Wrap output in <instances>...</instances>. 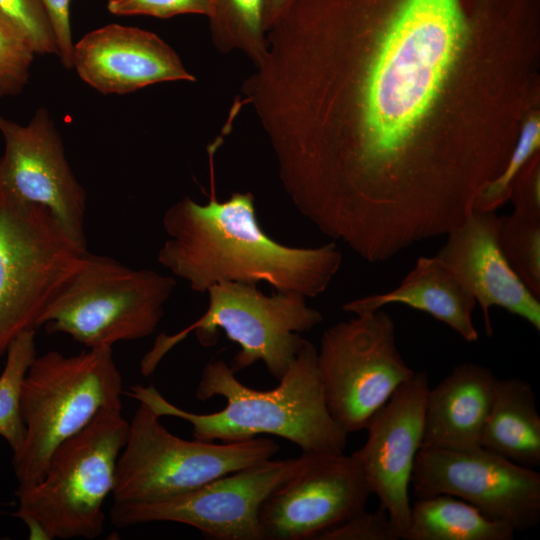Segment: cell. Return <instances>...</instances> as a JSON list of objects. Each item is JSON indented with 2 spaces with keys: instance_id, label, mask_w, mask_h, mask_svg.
I'll return each instance as SVG.
<instances>
[{
  "instance_id": "6da1fadb",
  "label": "cell",
  "mask_w": 540,
  "mask_h": 540,
  "mask_svg": "<svg viewBox=\"0 0 540 540\" xmlns=\"http://www.w3.org/2000/svg\"><path fill=\"white\" fill-rule=\"evenodd\" d=\"M470 27L467 0H393L367 65L357 126L312 170L316 193L343 225L370 229L405 218L402 173Z\"/></svg>"
},
{
  "instance_id": "7a4b0ae2",
  "label": "cell",
  "mask_w": 540,
  "mask_h": 540,
  "mask_svg": "<svg viewBox=\"0 0 540 540\" xmlns=\"http://www.w3.org/2000/svg\"><path fill=\"white\" fill-rule=\"evenodd\" d=\"M210 147L211 192L200 204L184 197L163 214L167 235L157 261L194 292L205 293L220 282L256 285L307 297L322 294L340 269L342 253L334 242L292 247L265 233L257 218L255 197L233 193L218 201Z\"/></svg>"
},
{
  "instance_id": "3957f363",
  "label": "cell",
  "mask_w": 540,
  "mask_h": 540,
  "mask_svg": "<svg viewBox=\"0 0 540 540\" xmlns=\"http://www.w3.org/2000/svg\"><path fill=\"white\" fill-rule=\"evenodd\" d=\"M279 384L270 390L240 382L223 360L204 367L196 389L200 401L226 400L217 412L197 414L181 409L153 386L134 385L129 395L158 416L177 417L192 425L194 439L239 442L270 434L296 444L302 453H344L348 433L331 416L317 365V348L305 340Z\"/></svg>"
},
{
  "instance_id": "277c9868",
  "label": "cell",
  "mask_w": 540,
  "mask_h": 540,
  "mask_svg": "<svg viewBox=\"0 0 540 540\" xmlns=\"http://www.w3.org/2000/svg\"><path fill=\"white\" fill-rule=\"evenodd\" d=\"M122 394L123 379L112 347L72 356L54 350L37 355L21 390L25 438L12 457L17 488L40 481L57 447L101 410L122 409Z\"/></svg>"
},
{
  "instance_id": "5b68a950",
  "label": "cell",
  "mask_w": 540,
  "mask_h": 540,
  "mask_svg": "<svg viewBox=\"0 0 540 540\" xmlns=\"http://www.w3.org/2000/svg\"><path fill=\"white\" fill-rule=\"evenodd\" d=\"M122 409L101 410L53 452L36 484L16 490L15 516L30 539H95L104 530L103 505L115 484L129 422Z\"/></svg>"
},
{
  "instance_id": "8992f818",
  "label": "cell",
  "mask_w": 540,
  "mask_h": 540,
  "mask_svg": "<svg viewBox=\"0 0 540 540\" xmlns=\"http://www.w3.org/2000/svg\"><path fill=\"white\" fill-rule=\"evenodd\" d=\"M176 285L174 276L86 250L44 309L39 327L87 349L145 338L159 325Z\"/></svg>"
},
{
  "instance_id": "52a82bcc",
  "label": "cell",
  "mask_w": 540,
  "mask_h": 540,
  "mask_svg": "<svg viewBox=\"0 0 540 540\" xmlns=\"http://www.w3.org/2000/svg\"><path fill=\"white\" fill-rule=\"evenodd\" d=\"M207 293L205 313L173 335H159L141 360L144 376L151 375L161 359L188 334L194 332L200 345H215L220 330L239 345L231 369L234 373L262 361L272 377L280 380L306 340L300 334L323 320L322 314L295 292L267 296L255 285L220 282Z\"/></svg>"
},
{
  "instance_id": "ba28073f",
  "label": "cell",
  "mask_w": 540,
  "mask_h": 540,
  "mask_svg": "<svg viewBox=\"0 0 540 540\" xmlns=\"http://www.w3.org/2000/svg\"><path fill=\"white\" fill-rule=\"evenodd\" d=\"M159 418L139 402L117 460L113 503H147L183 494L272 459L279 451L268 438L220 444L182 439Z\"/></svg>"
},
{
  "instance_id": "9c48e42d",
  "label": "cell",
  "mask_w": 540,
  "mask_h": 540,
  "mask_svg": "<svg viewBox=\"0 0 540 540\" xmlns=\"http://www.w3.org/2000/svg\"><path fill=\"white\" fill-rule=\"evenodd\" d=\"M87 249L51 212L0 188V359L42 313Z\"/></svg>"
},
{
  "instance_id": "30bf717a",
  "label": "cell",
  "mask_w": 540,
  "mask_h": 540,
  "mask_svg": "<svg viewBox=\"0 0 540 540\" xmlns=\"http://www.w3.org/2000/svg\"><path fill=\"white\" fill-rule=\"evenodd\" d=\"M317 365L327 408L348 434L365 429L414 373L397 348L394 321L382 309L326 329Z\"/></svg>"
},
{
  "instance_id": "8fae6325",
  "label": "cell",
  "mask_w": 540,
  "mask_h": 540,
  "mask_svg": "<svg viewBox=\"0 0 540 540\" xmlns=\"http://www.w3.org/2000/svg\"><path fill=\"white\" fill-rule=\"evenodd\" d=\"M297 458L266 460L218 477L191 491L147 503H113L117 527L177 522L215 540H266L259 511L264 500L300 467Z\"/></svg>"
},
{
  "instance_id": "7c38bea8",
  "label": "cell",
  "mask_w": 540,
  "mask_h": 540,
  "mask_svg": "<svg viewBox=\"0 0 540 540\" xmlns=\"http://www.w3.org/2000/svg\"><path fill=\"white\" fill-rule=\"evenodd\" d=\"M416 498L447 494L515 532L540 522V474L482 447L455 451L421 447L412 471Z\"/></svg>"
},
{
  "instance_id": "4fadbf2b",
  "label": "cell",
  "mask_w": 540,
  "mask_h": 540,
  "mask_svg": "<svg viewBox=\"0 0 540 540\" xmlns=\"http://www.w3.org/2000/svg\"><path fill=\"white\" fill-rule=\"evenodd\" d=\"M298 470L262 503L266 540H317L363 511L371 495L363 470L344 453H302Z\"/></svg>"
},
{
  "instance_id": "5bb4252c",
  "label": "cell",
  "mask_w": 540,
  "mask_h": 540,
  "mask_svg": "<svg viewBox=\"0 0 540 540\" xmlns=\"http://www.w3.org/2000/svg\"><path fill=\"white\" fill-rule=\"evenodd\" d=\"M4 153L0 188L47 208L70 238L87 249V196L65 155L61 135L48 110L40 108L27 125L0 114Z\"/></svg>"
},
{
  "instance_id": "9a60e30c",
  "label": "cell",
  "mask_w": 540,
  "mask_h": 540,
  "mask_svg": "<svg viewBox=\"0 0 540 540\" xmlns=\"http://www.w3.org/2000/svg\"><path fill=\"white\" fill-rule=\"evenodd\" d=\"M425 371H414L371 417L364 445L352 455L360 464L371 494L388 513L394 534L408 525L409 489L416 456L422 447L426 398Z\"/></svg>"
},
{
  "instance_id": "2e32d148",
  "label": "cell",
  "mask_w": 540,
  "mask_h": 540,
  "mask_svg": "<svg viewBox=\"0 0 540 540\" xmlns=\"http://www.w3.org/2000/svg\"><path fill=\"white\" fill-rule=\"evenodd\" d=\"M496 212L474 210L445 236L436 257L479 304L488 336L493 333L490 309L497 306L540 330V299L513 271L498 242Z\"/></svg>"
},
{
  "instance_id": "e0dca14e",
  "label": "cell",
  "mask_w": 540,
  "mask_h": 540,
  "mask_svg": "<svg viewBox=\"0 0 540 540\" xmlns=\"http://www.w3.org/2000/svg\"><path fill=\"white\" fill-rule=\"evenodd\" d=\"M80 79L103 94H127L167 81H195L178 54L158 35L108 24L85 34L73 48Z\"/></svg>"
},
{
  "instance_id": "ac0fdd59",
  "label": "cell",
  "mask_w": 540,
  "mask_h": 540,
  "mask_svg": "<svg viewBox=\"0 0 540 540\" xmlns=\"http://www.w3.org/2000/svg\"><path fill=\"white\" fill-rule=\"evenodd\" d=\"M497 380L489 368L465 362L429 388L422 447L455 451L481 447Z\"/></svg>"
},
{
  "instance_id": "d6986e66",
  "label": "cell",
  "mask_w": 540,
  "mask_h": 540,
  "mask_svg": "<svg viewBox=\"0 0 540 540\" xmlns=\"http://www.w3.org/2000/svg\"><path fill=\"white\" fill-rule=\"evenodd\" d=\"M389 304H402L443 322L467 342L479 338L473 323L476 300L436 257H420L394 289L349 301L345 312L373 313Z\"/></svg>"
},
{
  "instance_id": "ffe728a7",
  "label": "cell",
  "mask_w": 540,
  "mask_h": 540,
  "mask_svg": "<svg viewBox=\"0 0 540 540\" xmlns=\"http://www.w3.org/2000/svg\"><path fill=\"white\" fill-rule=\"evenodd\" d=\"M480 445L519 465L532 469L540 465V415L528 382L497 380Z\"/></svg>"
},
{
  "instance_id": "44dd1931",
  "label": "cell",
  "mask_w": 540,
  "mask_h": 540,
  "mask_svg": "<svg viewBox=\"0 0 540 540\" xmlns=\"http://www.w3.org/2000/svg\"><path fill=\"white\" fill-rule=\"evenodd\" d=\"M515 531L466 501L447 494L417 498L411 504L403 540H511Z\"/></svg>"
},
{
  "instance_id": "7402d4cb",
  "label": "cell",
  "mask_w": 540,
  "mask_h": 540,
  "mask_svg": "<svg viewBox=\"0 0 540 540\" xmlns=\"http://www.w3.org/2000/svg\"><path fill=\"white\" fill-rule=\"evenodd\" d=\"M211 5L214 46L222 53L243 52L256 66L266 52L265 0H211Z\"/></svg>"
},
{
  "instance_id": "603a6c76",
  "label": "cell",
  "mask_w": 540,
  "mask_h": 540,
  "mask_svg": "<svg viewBox=\"0 0 540 540\" xmlns=\"http://www.w3.org/2000/svg\"><path fill=\"white\" fill-rule=\"evenodd\" d=\"M36 356V330L24 332L7 349L5 365L0 374V436L8 443L13 454L20 450L25 438L21 390Z\"/></svg>"
},
{
  "instance_id": "cb8c5ba5",
  "label": "cell",
  "mask_w": 540,
  "mask_h": 540,
  "mask_svg": "<svg viewBox=\"0 0 540 540\" xmlns=\"http://www.w3.org/2000/svg\"><path fill=\"white\" fill-rule=\"evenodd\" d=\"M498 242L513 271L540 299V218L515 212L499 216Z\"/></svg>"
},
{
  "instance_id": "d4e9b609",
  "label": "cell",
  "mask_w": 540,
  "mask_h": 540,
  "mask_svg": "<svg viewBox=\"0 0 540 540\" xmlns=\"http://www.w3.org/2000/svg\"><path fill=\"white\" fill-rule=\"evenodd\" d=\"M35 55L25 35L0 13V97L23 90Z\"/></svg>"
},
{
  "instance_id": "484cf974",
  "label": "cell",
  "mask_w": 540,
  "mask_h": 540,
  "mask_svg": "<svg viewBox=\"0 0 540 540\" xmlns=\"http://www.w3.org/2000/svg\"><path fill=\"white\" fill-rule=\"evenodd\" d=\"M540 124L538 118L530 119L522 129L520 138L501 173L491 180L478 194L474 210L495 212L509 198L511 182L539 147Z\"/></svg>"
},
{
  "instance_id": "4316f807",
  "label": "cell",
  "mask_w": 540,
  "mask_h": 540,
  "mask_svg": "<svg viewBox=\"0 0 540 540\" xmlns=\"http://www.w3.org/2000/svg\"><path fill=\"white\" fill-rule=\"evenodd\" d=\"M0 13L25 35L35 54L58 55L54 29L41 0H0Z\"/></svg>"
},
{
  "instance_id": "83f0119b",
  "label": "cell",
  "mask_w": 540,
  "mask_h": 540,
  "mask_svg": "<svg viewBox=\"0 0 540 540\" xmlns=\"http://www.w3.org/2000/svg\"><path fill=\"white\" fill-rule=\"evenodd\" d=\"M317 540H397L387 511L379 505L374 512L365 509L323 532Z\"/></svg>"
},
{
  "instance_id": "f1b7e54d",
  "label": "cell",
  "mask_w": 540,
  "mask_h": 540,
  "mask_svg": "<svg viewBox=\"0 0 540 540\" xmlns=\"http://www.w3.org/2000/svg\"><path fill=\"white\" fill-rule=\"evenodd\" d=\"M107 9L114 15H148L170 18L180 14L210 16L211 0H107Z\"/></svg>"
},
{
  "instance_id": "f546056e",
  "label": "cell",
  "mask_w": 540,
  "mask_h": 540,
  "mask_svg": "<svg viewBox=\"0 0 540 540\" xmlns=\"http://www.w3.org/2000/svg\"><path fill=\"white\" fill-rule=\"evenodd\" d=\"M50 17L58 48V57L66 69L73 67V48L70 4L71 0H41Z\"/></svg>"
},
{
  "instance_id": "4dcf8cb0",
  "label": "cell",
  "mask_w": 540,
  "mask_h": 540,
  "mask_svg": "<svg viewBox=\"0 0 540 540\" xmlns=\"http://www.w3.org/2000/svg\"><path fill=\"white\" fill-rule=\"evenodd\" d=\"M529 173L522 168L511 182L509 198L514 204L515 213L540 218L539 170L534 167Z\"/></svg>"
},
{
  "instance_id": "1f68e13d",
  "label": "cell",
  "mask_w": 540,
  "mask_h": 540,
  "mask_svg": "<svg viewBox=\"0 0 540 540\" xmlns=\"http://www.w3.org/2000/svg\"><path fill=\"white\" fill-rule=\"evenodd\" d=\"M290 0H265L264 5V29L265 32L276 20Z\"/></svg>"
}]
</instances>
